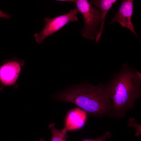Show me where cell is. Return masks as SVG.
Returning <instances> with one entry per match:
<instances>
[{
  "instance_id": "7",
  "label": "cell",
  "mask_w": 141,
  "mask_h": 141,
  "mask_svg": "<svg viewBox=\"0 0 141 141\" xmlns=\"http://www.w3.org/2000/svg\"><path fill=\"white\" fill-rule=\"evenodd\" d=\"M116 1V0H90V3L92 5L99 8L101 12V27L96 38V43L99 40L103 32L107 14Z\"/></svg>"
},
{
  "instance_id": "1",
  "label": "cell",
  "mask_w": 141,
  "mask_h": 141,
  "mask_svg": "<svg viewBox=\"0 0 141 141\" xmlns=\"http://www.w3.org/2000/svg\"><path fill=\"white\" fill-rule=\"evenodd\" d=\"M54 99L73 103L94 117L111 116V103L107 84L97 86L83 82L69 87L58 93Z\"/></svg>"
},
{
  "instance_id": "12",
  "label": "cell",
  "mask_w": 141,
  "mask_h": 141,
  "mask_svg": "<svg viewBox=\"0 0 141 141\" xmlns=\"http://www.w3.org/2000/svg\"><path fill=\"white\" fill-rule=\"evenodd\" d=\"M37 141H45V140L43 138H40Z\"/></svg>"
},
{
  "instance_id": "4",
  "label": "cell",
  "mask_w": 141,
  "mask_h": 141,
  "mask_svg": "<svg viewBox=\"0 0 141 141\" xmlns=\"http://www.w3.org/2000/svg\"><path fill=\"white\" fill-rule=\"evenodd\" d=\"M78 11L75 8L67 13L53 17L44 19L45 26L42 31L34 35L36 42L41 44L48 36L58 31L69 22H75L78 20L77 14Z\"/></svg>"
},
{
  "instance_id": "3",
  "label": "cell",
  "mask_w": 141,
  "mask_h": 141,
  "mask_svg": "<svg viewBox=\"0 0 141 141\" xmlns=\"http://www.w3.org/2000/svg\"><path fill=\"white\" fill-rule=\"evenodd\" d=\"M72 2L76 4L77 8L84 18L82 36L86 39L93 40L98 34L97 30L101 20L100 10L93 7L87 0H73Z\"/></svg>"
},
{
  "instance_id": "5",
  "label": "cell",
  "mask_w": 141,
  "mask_h": 141,
  "mask_svg": "<svg viewBox=\"0 0 141 141\" xmlns=\"http://www.w3.org/2000/svg\"><path fill=\"white\" fill-rule=\"evenodd\" d=\"M24 61L14 58L0 66V81L4 86H13L18 79Z\"/></svg>"
},
{
  "instance_id": "10",
  "label": "cell",
  "mask_w": 141,
  "mask_h": 141,
  "mask_svg": "<svg viewBox=\"0 0 141 141\" xmlns=\"http://www.w3.org/2000/svg\"><path fill=\"white\" fill-rule=\"evenodd\" d=\"M111 136V133L109 131H107L102 136L95 139H83L82 141H105L107 138H110Z\"/></svg>"
},
{
  "instance_id": "2",
  "label": "cell",
  "mask_w": 141,
  "mask_h": 141,
  "mask_svg": "<svg viewBox=\"0 0 141 141\" xmlns=\"http://www.w3.org/2000/svg\"><path fill=\"white\" fill-rule=\"evenodd\" d=\"M141 73L127 63L123 64L121 70L114 75L107 84L111 103V118L118 119L124 117L133 108L135 101L141 97Z\"/></svg>"
},
{
  "instance_id": "6",
  "label": "cell",
  "mask_w": 141,
  "mask_h": 141,
  "mask_svg": "<svg viewBox=\"0 0 141 141\" xmlns=\"http://www.w3.org/2000/svg\"><path fill=\"white\" fill-rule=\"evenodd\" d=\"M133 9V0L122 1L118 11L110 23L118 22L122 27L128 28L137 36L131 21Z\"/></svg>"
},
{
  "instance_id": "9",
  "label": "cell",
  "mask_w": 141,
  "mask_h": 141,
  "mask_svg": "<svg viewBox=\"0 0 141 141\" xmlns=\"http://www.w3.org/2000/svg\"><path fill=\"white\" fill-rule=\"evenodd\" d=\"M128 126H134L136 129L137 132L135 134L136 136H138L141 134V125L138 124L136 126V123L134 118H131L129 119Z\"/></svg>"
},
{
  "instance_id": "11",
  "label": "cell",
  "mask_w": 141,
  "mask_h": 141,
  "mask_svg": "<svg viewBox=\"0 0 141 141\" xmlns=\"http://www.w3.org/2000/svg\"><path fill=\"white\" fill-rule=\"evenodd\" d=\"M12 16L10 14L5 13L0 10V17L9 19Z\"/></svg>"
},
{
  "instance_id": "8",
  "label": "cell",
  "mask_w": 141,
  "mask_h": 141,
  "mask_svg": "<svg viewBox=\"0 0 141 141\" xmlns=\"http://www.w3.org/2000/svg\"><path fill=\"white\" fill-rule=\"evenodd\" d=\"M48 127L52 133L51 141H66V138L67 131L65 128L60 130L55 127L54 123H51Z\"/></svg>"
}]
</instances>
